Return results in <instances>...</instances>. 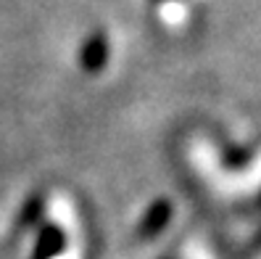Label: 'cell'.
I'll list each match as a JSON object with an SVG mask.
<instances>
[{"label": "cell", "instance_id": "6da1fadb", "mask_svg": "<svg viewBox=\"0 0 261 259\" xmlns=\"http://www.w3.org/2000/svg\"><path fill=\"white\" fill-rule=\"evenodd\" d=\"M109 56H111V45L106 32H93L80 48V66L87 74H100L109 64Z\"/></svg>", "mask_w": 261, "mask_h": 259}, {"label": "cell", "instance_id": "7a4b0ae2", "mask_svg": "<svg viewBox=\"0 0 261 259\" xmlns=\"http://www.w3.org/2000/svg\"><path fill=\"white\" fill-rule=\"evenodd\" d=\"M172 215H174L172 201H169V199H156L145 209L140 225H137V236H140L143 241H150V238L161 236L166 230V225L172 222Z\"/></svg>", "mask_w": 261, "mask_h": 259}, {"label": "cell", "instance_id": "3957f363", "mask_svg": "<svg viewBox=\"0 0 261 259\" xmlns=\"http://www.w3.org/2000/svg\"><path fill=\"white\" fill-rule=\"evenodd\" d=\"M64 249H66V233L61 230L58 225L48 222V225L40 227V236H37V243H35L32 259H53Z\"/></svg>", "mask_w": 261, "mask_h": 259}, {"label": "cell", "instance_id": "277c9868", "mask_svg": "<svg viewBox=\"0 0 261 259\" xmlns=\"http://www.w3.org/2000/svg\"><path fill=\"white\" fill-rule=\"evenodd\" d=\"M42 211H45L42 196H29V199L24 201V206H21V211H19V225H21V227H35V225H40Z\"/></svg>", "mask_w": 261, "mask_h": 259}, {"label": "cell", "instance_id": "5b68a950", "mask_svg": "<svg viewBox=\"0 0 261 259\" xmlns=\"http://www.w3.org/2000/svg\"><path fill=\"white\" fill-rule=\"evenodd\" d=\"M251 249H253V251H261V230H258V233L253 236V243H251Z\"/></svg>", "mask_w": 261, "mask_h": 259}, {"label": "cell", "instance_id": "8992f818", "mask_svg": "<svg viewBox=\"0 0 261 259\" xmlns=\"http://www.w3.org/2000/svg\"><path fill=\"white\" fill-rule=\"evenodd\" d=\"M153 3H166V0H153Z\"/></svg>", "mask_w": 261, "mask_h": 259}, {"label": "cell", "instance_id": "52a82bcc", "mask_svg": "<svg viewBox=\"0 0 261 259\" xmlns=\"http://www.w3.org/2000/svg\"><path fill=\"white\" fill-rule=\"evenodd\" d=\"M258 204H261V196H258Z\"/></svg>", "mask_w": 261, "mask_h": 259}, {"label": "cell", "instance_id": "ba28073f", "mask_svg": "<svg viewBox=\"0 0 261 259\" xmlns=\"http://www.w3.org/2000/svg\"><path fill=\"white\" fill-rule=\"evenodd\" d=\"M166 259H172V256H166Z\"/></svg>", "mask_w": 261, "mask_h": 259}]
</instances>
